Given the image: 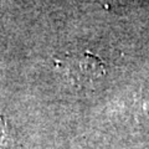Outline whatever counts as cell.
Masks as SVG:
<instances>
[{
  "mask_svg": "<svg viewBox=\"0 0 149 149\" xmlns=\"http://www.w3.org/2000/svg\"><path fill=\"white\" fill-rule=\"evenodd\" d=\"M67 73L80 83H90L104 74V65L92 54H83L66 65Z\"/></svg>",
  "mask_w": 149,
  "mask_h": 149,
  "instance_id": "cell-1",
  "label": "cell"
},
{
  "mask_svg": "<svg viewBox=\"0 0 149 149\" xmlns=\"http://www.w3.org/2000/svg\"><path fill=\"white\" fill-rule=\"evenodd\" d=\"M0 149H14L13 137L5 118L0 114Z\"/></svg>",
  "mask_w": 149,
  "mask_h": 149,
  "instance_id": "cell-2",
  "label": "cell"
}]
</instances>
